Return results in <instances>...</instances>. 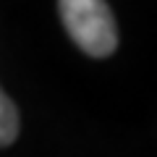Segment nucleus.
Instances as JSON below:
<instances>
[{"label": "nucleus", "instance_id": "2", "mask_svg": "<svg viewBox=\"0 0 157 157\" xmlns=\"http://www.w3.org/2000/svg\"><path fill=\"white\" fill-rule=\"evenodd\" d=\"M18 136V110L11 97L0 89V147L13 144Z\"/></svg>", "mask_w": 157, "mask_h": 157}, {"label": "nucleus", "instance_id": "1", "mask_svg": "<svg viewBox=\"0 0 157 157\" xmlns=\"http://www.w3.org/2000/svg\"><path fill=\"white\" fill-rule=\"evenodd\" d=\"M60 18L68 37L89 58H107L118 47V29L107 3L102 0H60Z\"/></svg>", "mask_w": 157, "mask_h": 157}]
</instances>
